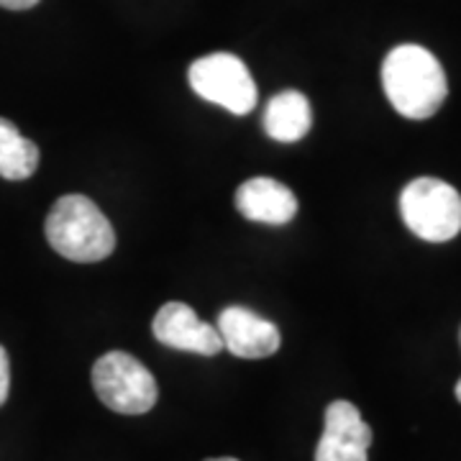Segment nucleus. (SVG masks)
<instances>
[{"label":"nucleus","mask_w":461,"mask_h":461,"mask_svg":"<svg viewBox=\"0 0 461 461\" xmlns=\"http://www.w3.org/2000/svg\"><path fill=\"white\" fill-rule=\"evenodd\" d=\"M382 87L397 113L412 121L438 113L448 93L441 62L418 44L395 47L384 57Z\"/></svg>","instance_id":"obj_1"},{"label":"nucleus","mask_w":461,"mask_h":461,"mask_svg":"<svg viewBox=\"0 0 461 461\" xmlns=\"http://www.w3.org/2000/svg\"><path fill=\"white\" fill-rule=\"evenodd\" d=\"M47 239L69 262H100L115 249L111 221L85 195H62L47 215Z\"/></svg>","instance_id":"obj_2"},{"label":"nucleus","mask_w":461,"mask_h":461,"mask_svg":"<svg viewBox=\"0 0 461 461\" xmlns=\"http://www.w3.org/2000/svg\"><path fill=\"white\" fill-rule=\"evenodd\" d=\"M400 215L423 241L444 244L461 233V195L454 185L418 177L400 193Z\"/></svg>","instance_id":"obj_3"},{"label":"nucleus","mask_w":461,"mask_h":461,"mask_svg":"<svg viewBox=\"0 0 461 461\" xmlns=\"http://www.w3.org/2000/svg\"><path fill=\"white\" fill-rule=\"evenodd\" d=\"M93 387L105 408L123 415L149 412L159 397L154 375L126 351L100 357L93 366Z\"/></svg>","instance_id":"obj_4"},{"label":"nucleus","mask_w":461,"mask_h":461,"mask_svg":"<svg viewBox=\"0 0 461 461\" xmlns=\"http://www.w3.org/2000/svg\"><path fill=\"white\" fill-rule=\"evenodd\" d=\"M187 83L200 98L233 115L251 113L257 105V83L249 67L229 51H215L193 62L187 69Z\"/></svg>","instance_id":"obj_5"},{"label":"nucleus","mask_w":461,"mask_h":461,"mask_svg":"<svg viewBox=\"0 0 461 461\" xmlns=\"http://www.w3.org/2000/svg\"><path fill=\"white\" fill-rule=\"evenodd\" d=\"M372 429L348 400H336L326 408V426L315 448V461H366Z\"/></svg>","instance_id":"obj_6"},{"label":"nucleus","mask_w":461,"mask_h":461,"mask_svg":"<svg viewBox=\"0 0 461 461\" xmlns=\"http://www.w3.org/2000/svg\"><path fill=\"white\" fill-rule=\"evenodd\" d=\"M215 329L221 333L223 348H229L230 354L239 359L272 357L282 344L280 329L272 321H267V318L257 315L249 308H241V305H230L218 315Z\"/></svg>","instance_id":"obj_7"},{"label":"nucleus","mask_w":461,"mask_h":461,"mask_svg":"<svg viewBox=\"0 0 461 461\" xmlns=\"http://www.w3.org/2000/svg\"><path fill=\"white\" fill-rule=\"evenodd\" d=\"M151 330L159 344L177 348V351H193L200 357H215L223 341L221 333L211 323H203L198 313L185 303H167L154 315Z\"/></svg>","instance_id":"obj_8"},{"label":"nucleus","mask_w":461,"mask_h":461,"mask_svg":"<svg viewBox=\"0 0 461 461\" xmlns=\"http://www.w3.org/2000/svg\"><path fill=\"white\" fill-rule=\"evenodd\" d=\"M236 208L249 221L285 226L295 218L297 198L287 185L272 177H251L236 190Z\"/></svg>","instance_id":"obj_9"},{"label":"nucleus","mask_w":461,"mask_h":461,"mask_svg":"<svg viewBox=\"0 0 461 461\" xmlns=\"http://www.w3.org/2000/svg\"><path fill=\"white\" fill-rule=\"evenodd\" d=\"M313 126V108L311 100L297 90H282L280 95L267 103L264 111V131L275 141L293 144L300 141Z\"/></svg>","instance_id":"obj_10"},{"label":"nucleus","mask_w":461,"mask_h":461,"mask_svg":"<svg viewBox=\"0 0 461 461\" xmlns=\"http://www.w3.org/2000/svg\"><path fill=\"white\" fill-rule=\"evenodd\" d=\"M39 167V147L16 126L0 118V177L29 180Z\"/></svg>","instance_id":"obj_11"},{"label":"nucleus","mask_w":461,"mask_h":461,"mask_svg":"<svg viewBox=\"0 0 461 461\" xmlns=\"http://www.w3.org/2000/svg\"><path fill=\"white\" fill-rule=\"evenodd\" d=\"M11 393V364H8V351L0 346V405L8 400Z\"/></svg>","instance_id":"obj_12"},{"label":"nucleus","mask_w":461,"mask_h":461,"mask_svg":"<svg viewBox=\"0 0 461 461\" xmlns=\"http://www.w3.org/2000/svg\"><path fill=\"white\" fill-rule=\"evenodd\" d=\"M36 3L39 0H0V5L8 11H26V8H33Z\"/></svg>","instance_id":"obj_13"},{"label":"nucleus","mask_w":461,"mask_h":461,"mask_svg":"<svg viewBox=\"0 0 461 461\" xmlns=\"http://www.w3.org/2000/svg\"><path fill=\"white\" fill-rule=\"evenodd\" d=\"M456 400H459V402H461V379H459V382H456Z\"/></svg>","instance_id":"obj_14"},{"label":"nucleus","mask_w":461,"mask_h":461,"mask_svg":"<svg viewBox=\"0 0 461 461\" xmlns=\"http://www.w3.org/2000/svg\"><path fill=\"white\" fill-rule=\"evenodd\" d=\"M208 461H239V459H230V456H223V459H208Z\"/></svg>","instance_id":"obj_15"}]
</instances>
